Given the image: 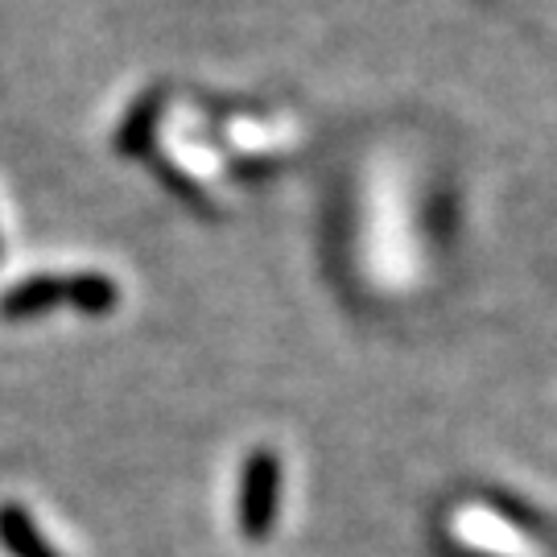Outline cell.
Masks as SVG:
<instances>
[{
	"label": "cell",
	"instance_id": "cell-1",
	"mask_svg": "<svg viewBox=\"0 0 557 557\" xmlns=\"http://www.w3.org/2000/svg\"><path fill=\"white\" fill-rule=\"evenodd\" d=\"M450 533L462 549H475L483 557H545V549L524 537L517 524H508L504 517L479 508V504L458 508L450 517Z\"/></svg>",
	"mask_w": 557,
	"mask_h": 557
},
{
	"label": "cell",
	"instance_id": "cell-2",
	"mask_svg": "<svg viewBox=\"0 0 557 557\" xmlns=\"http://www.w3.org/2000/svg\"><path fill=\"white\" fill-rule=\"evenodd\" d=\"M277 458L252 455L248 471H244V499H239V520L248 537H264L269 520L277 517Z\"/></svg>",
	"mask_w": 557,
	"mask_h": 557
},
{
	"label": "cell",
	"instance_id": "cell-3",
	"mask_svg": "<svg viewBox=\"0 0 557 557\" xmlns=\"http://www.w3.org/2000/svg\"><path fill=\"white\" fill-rule=\"evenodd\" d=\"M66 301V281L59 277H29L21 281L13 294L0 298V314L4 319H29V314H41L50 306Z\"/></svg>",
	"mask_w": 557,
	"mask_h": 557
},
{
	"label": "cell",
	"instance_id": "cell-4",
	"mask_svg": "<svg viewBox=\"0 0 557 557\" xmlns=\"http://www.w3.org/2000/svg\"><path fill=\"white\" fill-rule=\"evenodd\" d=\"M0 541L13 549L17 557H59L46 541H41V533L29 524V517L21 512V508H0Z\"/></svg>",
	"mask_w": 557,
	"mask_h": 557
},
{
	"label": "cell",
	"instance_id": "cell-5",
	"mask_svg": "<svg viewBox=\"0 0 557 557\" xmlns=\"http://www.w3.org/2000/svg\"><path fill=\"white\" fill-rule=\"evenodd\" d=\"M66 301L87 310V314H108L116 306V285L108 277H96V273H83V277L66 281Z\"/></svg>",
	"mask_w": 557,
	"mask_h": 557
}]
</instances>
